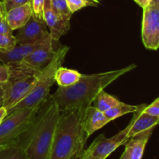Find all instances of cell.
<instances>
[{"label": "cell", "mask_w": 159, "mask_h": 159, "mask_svg": "<svg viewBox=\"0 0 159 159\" xmlns=\"http://www.w3.org/2000/svg\"><path fill=\"white\" fill-rule=\"evenodd\" d=\"M154 128L143 131L132 137L126 143L130 148V159H142L144 149L153 133Z\"/></svg>", "instance_id": "2e32d148"}, {"label": "cell", "mask_w": 159, "mask_h": 159, "mask_svg": "<svg viewBox=\"0 0 159 159\" xmlns=\"http://www.w3.org/2000/svg\"><path fill=\"white\" fill-rule=\"evenodd\" d=\"M120 102V101L117 98L102 90L96 96L92 104H93V107L99 111L105 113Z\"/></svg>", "instance_id": "ac0fdd59"}, {"label": "cell", "mask_w": 159, "mask_h": 159, "mask_svg": "<svg viewBox=\"0 0 159 159\" xmlns=\"http://www.w3.org/2000/svg\"><path fill=\"white\" fill-rule=\"evenodd\" d=\"M128 130L129 125L111 138H107L104 134H102L86 150H84L79 159H107L120 146L125 144L129 141Z\"/></svg>", "instance_id": "52a82bcc"}, {"label": "cell", "mask_w": 159, "mask_h": 159, "mask_svg": "<svg viewBox=\"0 0 159 159\" xmlns=\"http://www.w3.org/2000/svg\"><path fill=\"white\" fill-rule=\"evenodd\" d=\"M137 68L135 64L120 69L93 74H82L77 83L69 87H59L51 95L60 112L86 109L101 91L124 75Z\"/></svg>", "instance_id": "6da1fadb"}, {"label": "cell", "mask_w": 159, "mask_h": 159, "mask_svg": "<svg viewBox=\"0 0 159 159\" xmlns=\"http://www.w3.org/2000/svg\"><path fill=\"white\" fill-rule=\"evenodd\" d=\"M137 108H138V106L130 105V104L120 102L117 105L113 107V108L110 109L107 112H105L104 114L108 118L109 120L111 122V121L117 119L120 116H124V115L131 113H133L134 112L136 111Z\"/></svg>", "instance_id": "d6986e66"}, {"label": "cell", "mask_w": 159, "mask_h": 159, "mask_svg": "<svg viewBox=\"0 0 159 159\" xmlns=\"http://www.w3.org/2000/svg\"><path fill=\"white\" fill-rule=\"evenodd\" d=\"M69 47L63 46L56 50L51 61L37 75L34 87L26 97L12 107L8 113L23 109H32L39 107L50 96V90L55 82V73L59 67L62 66Z\"/></svg>", "instance_id": "277c9868"}, {"label": "cell", "mask_w": 159, "mask_h": 159, "mask_svg": "<svg viewBox=\"0 0 159 159\" xmlns=\"http://www.w3.org/2000/svg\"><path fill=\"white\" fill-rule=\"evenodd\" d=\"M1 1H2H2H3V0H1Z\"/></svg>", "instance_id": "e575fe53"}, {"label": "cell", "mask_w": 159, "mask_h": 159, "mask_svg": "<svg viewBox=\"0 0 159 159\" xmlns=\"http://www.w3.org/2000/svg\"><path fill=\"white\" fill-rule=\"evenodd\" d=\"M134 1L135 2H136L137 4L140 6V7H141L142 9H144V8L147 7L148 5L151 4V2H152V0H134Z\"/></svg>", "instance_id": "f1b7e54d"}, {"label": "cell", "mask_w": 159, "mask_h": 159, "mask_svg": "<svg viewBox=\"0 0 159 159\" xmlns=\"http://www.w3.org/2000/svg\"><path fill=\"white\" fill-rule=\"evenodd\" d=\"M82 74L78 71L61 66L55 73V82L59 87H69L77 83Z\"/></svg>", "instance_id": "e0dca14e"}, {"label": "cell", "mask_w": 159, "mask_h": 159, "mask_svg": "<svg viewBox=\"0 0 159 159\" xmlns=\"http://www.w3.org/2000/svg\"><path fill=\"white\" fill-rule=\"evenodd\" d=\"M53 9L65 21L70 22L72 13L68 9L66 0H51Z\"/></svg>", "instance_id": "44dd1931"}, {"label": "cell", "mask_w": 159, "mask_h": 159, "mask_svg": "<svg viewBox=\"0 0 159 159\" xmlns=\"http://www.w3.org/2000/svg\"><path fill=\"white\" fill-rule=\"evenodd\" d=\"M40 105L35 108L23 109L7 113L0 124V147L16 145L22 135L32 124Z\"/></svg>", "instance_id": "8992f818"}, {"label": "cell", "mask_w": 159, "mask_h": 159, "mask_svg": "<svg viewBox=\"0 0 159 159\" xmlns=\"http://www.w3.org/2000/svg\"><path fill=\"white\" fill-rule=\"evenodd\" d=\"M7 113H8L7 110H6L4 107H2V106L0 107V124H1L2 121L3 120V119L6 117Z\"/></svg>", "instance_id": "4dcf8cb0"}, {"label": "cell", "mask_w": 159, "mask_h": 159, "mask_svg": "<svg viewBox=\"0 0 159 159\" xmlns=\"http://www.w3.org/2000/svg\"><path fill=\"white\" fill-rule=\"evenodd\" d=\"M41 43L34 44H16L11 50L0 51V61L2 64H6L7 65L18 63L29 55Z\"/></svg>", "instance_id": "9a60e30c"}, {"label": "cell", "mask_w": 159, "mask_h": 159, "mask_svg": "<svg viewBox=\"0 0 159 159\" xmlns=\"http://www.w3.org/2000/svg\"><path fill=\"white\" fill-rule=\"evenodd\" d=\"M143 113L151 116L159 117V98H156L150 105H146V107L143 109Z\"/></svg>", "instance_id": "d4e9b609"}, {"label": "cell", "mask_w": 159, "mask_h": 159, "mask_svg": "<svg viewBox=\"0 0 159 159\" xmlns=\"http://www.w3.org/2000/svg\"><path fill=\"white\" fill-rule=\"evenodd\" d=\"M30 2L31 0H3L2 2L5 11L6 12L9 9H12V8L22 6V5H24L27 2Z\"/></svg>", "instance_id": "484cf974"}, {"label": "cell", "mask_w": 159, "mask_h": 159, "mask_svg": "<svg viewBox=\"0 0 159 159\" xmlns=\"http://www.w3.org/2000/svg\"><path fill=\"white\" fill-rule=\"evenodd\" d=\"M0 34H6V35L12 34V29L6 19V15L0 18Z\"/></svg>", "instance_id": "83f0119b"}, {"label": "cell", "mask_w": 159, "mask_h": 159, "mask_svg": "<svg viewBox=\"0 0 159 159\" xmlns=\"http://www.w3.org/2000/svg\"><path fill=\"white\" fill-rule=\"evenodd\" d=\"M143 10L142 42L147 49L157 51L159 48V5L150 4Z\"/></svg>", "instance_id": "ba28073f"}, {"label": "cell", "mask_w": 159, "mask_h": 159, "mask_svg": "<svg viewBox=\"0 0 159 159\" xmlns=\"http://www.w3.org/2000/svg\"><path fill=\"white\" fill-rule=\"evenodd\" d=\"M50 32L44 21H40L31 16L27 23L18 30L16 35L17 44H34L41 43L48 38Z\"/></svg>", "instance_id": "30bf717a"}, {"label": "cell", "mask_w": 159, "mask_h": 159, "mask_svg": "<svg viewBox=\"0 0 159 159\" xmlns=\"http://www.w3.org/2000/svg\"><path fill=\"white\" fill-rule=\"evenodd\" d=\"M10 79V68L6 64H0V85L6 83Z\"/></svg>", "instance_id": "4316f807"}, {"label": "cell", "mask_w": 159, "mask_h": 159, "mask_svg": "<svg viewBox=\"0 0 159 159\" xmlns=\"http://www.w3.org/2000/svg\"><path fill=\"white\" fill-rule=\"evenodd\" d=\"M45 0H31L32 16L37 20L43 21V8Z\"/></svg>", "instance_id": "603a6c76"}, {"label": "cell", "mask_w": 159, "mask_h": 159, "mask_svg": "<svg viewBox=\"0 0 159 159\" xmlns=\"http://www.w3.org/2000/svg\"><path fill=\"white\" fill-rule=\"evenodd\" d=\"M0 159H29L23 149L18 145L0 147Z\"/></svg>", "instance_id": "ffe728a7"}, {"label": "cell", "mask_w": 159, "mask_h": 159, "mask_svg": "<svg viewBox=\"0 0 159 159\" xmlns=\"http://www.w3.org/2000/svg\"><path fill=\"white\" fill-rule=\"evenodd\" d=\"M16 44V39L13 34L11 35L0 34V51L11 50Z\"/></svg>", "instance_id": "cb8c5ba5"}, {"label": "cell", "mask_w": 159, "mask_h": 159, "mask_svg": "<svg viewBox=\"0 0 159 159\" xmlns=\"http://www.w3.org/2000/svg\"><path fill=\"white\" fill-rule=\"evenodd\" d=\"M36 79L37 75L16 80H9L3 84L4 100L2 107L8 111L21 102L32 89Z\"/></svg>", "instance_id": "9c48e42d"}, {"label": "cell", "mask_w": 159, "mask_h": 159, "mask_svg": "<svg viewBox=\"0 0 159 159\" xmlns=\"http://www.w3.org/2000/svg\"><path fill=\"white\" fill-rule=\"evenodd\" d=\"M43 21L50 30V35L53 42L58 41L70 29V22L61 18L51 6V0H45L43 8Z\"/></svg>", "instance_id": "8fae6325"}, {"label": "cell", "mask_w": 159, "mask_h": 159, "mask_svg": "<svg viewBox=\"0 0 159 159\" xmlns=\"http://www.w3.org/2000/svg\"><path fill=\"white\" fill-rule=\"evenodd\" d=\"M4 100V88L3 85H0V107H2Z\"/></svg>", "instance_id": "1f68e13d"}, {"label": "cell", "mask_w": 159, "mask_h": 159, "mask_svg": "<svg viewBox=\"0 0 159 159\" xmlns=\"http://www.w3.org/2000/svg\"><path fill=\"white\" fill-rule=\"evenodd\" d=\"M125 150H124V153L122 154L120 159H130V148H129V147L127 144H125Z\"/></svg>", "instance_id": "f546056e"}, {"label": "cell", "mask_w": 159, "mask_h": 159, "mask_svg": "<svg viewBox=\"0 0 159 159\" xmlns=\"http://www.w3.org/2000/svg\"><path fill=\"white\" fill-rule=\"evenodd\" d=\"M51 35L43 40L29 55L18 63L8 65L10 68L9 80L23 79L38 74L52 59L55 51Z\"/></svg>", "instance_id": "5b68a950"}, {"label": "cell", "mask_w": 159, "mask_h": 159, "mask_svg": "<svg viewBox=\"0 0 159 159\" xmlns=\"http://www.w3.org/2000/svg\"><path fill=\"white\" fill-rule=\"evenodd\" d=\"M31 16V2L14 7L6 12V19L12 31L19 30L24 26Z\"/></svg>", "instance_id": "5bb4252c"}, {"label": "cell", "mask_w": 159, "mask_h": 159, "mask_svg": "<svg viewBox=\"0 0 159 159\" xmlns=\"http://www.w3.org/2000/svg\"><path fill=\"white\" fill-rule=\"evenodd\" d=\"M92 1H93L95 3H96V4H99V3L101 2V0H92Z\"/></svg>", "instance_id": "836d02e7"}, {"label": "cell", "mask_w": 159, "mask_h": 159, "mask_svg": "<svg viewBox=\"0 0 159 159\" xmlns=\"http://www.w3.org/2000/svg\"><path fill=\"white\" fill-rule=\"evenodd\" d=\"M86 109L60 112L48 159H79L86 143L83 127Z\"/></svg>", "instance_id": "3957f363"}, {"label": "cell", "mask_w": 159, "mask_h": 159, "mask_svg": "<svg viewBox=\"0 0 159 159\" xmlns=\"http://www.w3.org/2000/svg\"><path fill=\"white\" fill-rule=\"evenodd\" d=\"M60 111L50 95L40 105L30 127L19 140L29 159H48Z\"/></svg>", "instance_id": "7a4b0ae2"}, {"label": "cell", "mask_w": 159, "mask_h": 159, "mask_svg": "<svg viewBox=\"0 0 159 159\" xmlns=\"http://www.w3.org/2000/svg\"><path fill=\"white\" fill-rule=\"evenodd\" d=\"M146 107V104L138 105L136 111L133 113V117L129 125V130L127 132V137L129 138L135 136L138 134L143 131L155 128L158 124L159 117L151 116L143 113V109Z\"/></svg>", "instance_id": "7c38bea8"}, {"label": "cell", "mask_w": 159, "mask_h": 159, "mask_svg": "<svg viewBox=\"0 0 159 159\" xmlns=\"http://www.w3.org/2000/svg\"><path fill=\"white\" fill-rule=\"evenodd\" d=\"M110 122L104 113L92 105L87 107L83 118V127L87 138H89L95 132L102 128Z\"/></svg>", "instance_id": "4fadbf2b"}, {"label": "cell", "mask_w": 159, "mask_h": 159, "mask_svg": "<svg viewBox=\"0 0 159 159\" xmlns=\"http://www.w3.org/2000/svg\"><path fill=\"white\" fill-rule=\"evenodd\" d=\"M4 15H6V11H5L2 2V1H0V18Z\"/></svg>", "instance_id": "d6a6232c"}, {"label": "cell", "mask_w": 159, "mask_h": 159, "mask_svg": "<svg viewBox=\"0 0 159 159\" xmlns=\"http://www.w3.org/2000/svg\"><path fill=\"white\" fill-rule=\"evenodd\" d=\"M66 2L68 6V9L72 14L88 6H97V4H96L92 0H66Z\"/></svg>", "instance_id": "7402d4cb"}]
</instances>
